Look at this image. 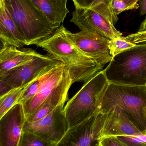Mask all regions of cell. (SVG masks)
<instances>
[{
  "instance_id": "cell-24",
  "label": "cell",
  "mask_w": 146,
  "mask_h": 146,
  "mask_svg": "<svg viewBox=\"0 0 146 146\" xmlns=\"http://www.w3.org/2000/svg\"><path fill=\"white\" fill-rule=\"evenodd\" d=\"M124 38L128 42L135 44H138L146 43V31L139 32L130 34L126 37Z\"/></svg>"
},
{
  "instance_id": "cell-16",
  "label": "cell",
  "mask_w": 146,
  "mask_h": 146,
  "mask_svg": "<svg viewBox=\"0 0 146 146\" xmlns=\"http://www.w3.org/2000/svg\"><path fill=\"white\" fill-rule=\"evenodd\" d=\"M0 6V38L8 45L21 48L26 45L15 23L11 18L4 2L1 0Z\"/></svg>"
},
{
  "instance_id": "cell-15",
  "label": "cell",
  "mask_w": 146,
  "mask_h": 146,
  "mask_svg": "<svg viewBox=\"0 0 146 146\" xmlns=\"http://www.w3.org/2000/svg\"><path fill=\"white\" fill-rule=\"evenodd\" d=\"M40 54L31 49H18L8 46L0 54V76L33 60Z\"/></svg>"
},
{
  "instance_id": "cell-30",
  "label": "cell",
  "mask_w": 146,
  "mask_h": 146,
  "mask_svg": "<svg viewBox=\"0 0 146 146\" xmlns=\"http://www.w3.org/2000/svg\"><path fill=\"white\" fill-rule=\"evenodd\" d=\"M9 45L7 42L2 38H0V54Z\"/></svg>"
},
{
  "instance_id": "cell-11",
  "label": "cell",
  "mask_w": 146,
  "mask_h": 146,
  "mask_svg": "<svg viewBox=\"0 0 146 146\" xmlns=\"http://www.w3.org/2000/svg\"><path fill=\"white\" fill-rule=\"evenodd\" d=\"M26 118L19 103L0 119V146H18Z\"/></svg>"
},
{
  "instance_id": "cell-33",
  "label": "cell",
  "mask_w": 146,
  "mask_h": 146,
  "mask_svg": "<svg viewBox=\"0 0 146 146\" xmlns=\"http://www.w3.org/2000/svg\"><path fill=\"white\" fill-rule=\"evenodd\" d=\"M1 0H0V6H1Z\"/></svg>"
},
{
  "instance_id": "cell-3",
  "label": "cell",
  "mask_w": 146,
  "mask_h": 146,
  "mask_svg": "<svg viewBox=\"0 0 146 146\" xmlns=\"http://www.w3.org/2000/svg\"><path fill=\"white\" fill-rule=\"evenodd\" d=\"M108 84L104 70H102L86 82L68 101L64 111L69 128L78 125L100 112Z\"/></svg>"
},
{
  "instance_id": "cell-7",
  "label": "cell",
  "mask_w": 146,
  "mask_h": 146,
  "mask_svg": "<svg viewBox=\"0 0 146 146\" xmlns=\"http://www.w3.org/2000/svg\"><path fill=\"white\" fill-rule=\"evenodd\" d=\"M62 63L49 55L40 54L31 61L5 73L1 76L10 86L18 88L28 85Z\"/></svg>"
},
{
  "instance_id": "cell-1",
  "label": "cell",
  "mask_w": 146,
  "mask_h": 146,
  "mask_svg": "<svg viewBox=\"0 0 146 146\" xmlns=\"http://www.w3.org/2000/svg\"><path fill=\"white\" fill-rule=\"evenodd\" d=\"M66 30L62 25L51 36L36 45L66 66L72 84L86 82L103 68L77 48L68 37Z\"/></svg>"
},
{
  "instance_id": "cell-22",
  "label": "cell",
  "mask_w": 146,
  "mask_h": 146,
  "mask_svg": "<svg viewBox=\"0 0 146 146\" xmlns=\"http://www.w3.org/2000/svg\"><path fill=\"white\" fill-rule=\"evenodd\" d=\"M136 45L127 41L123 36L111 39L108 42V47L112 57Z\"/></svg>"
},
{
  "instance_id": "cell-23",
  "label": "cell",
  "mask_w": 146,
  "mask_h": 146,
  "mask_svg": "<svg viewBox=\"0 0 146 146\" xmlns=\"http://www.w3.org/2000/svg\"><path fill=\"white\" fill-rule=\"evenodd\" d=\"M128 146H146V135L117 137Z\"/></svg>"
},
{
  "instance_id": "cell-4",
  "label": "cell",
  "mask_w": 146,
  "mask_h": 146,
  "mask_svg": "<svg viewBox=\"0 0 146 146\" xmlns=\"http://www.w3.org/2000/svg\"><path fill=\"white\" fill-rule=\"evenodd\" d=\"M117 107L143 133L146 128V86H129L109 82L100 112L107 113Z\"/></svg>"
},
{
  "instance_id": "cell-8",
  "label": "cell",
  "mask_w": 146,
  "mask_h": 146,
  "mask_svg": "<svg viewBox=\"0 0 146 146\" xmlns=\"http://www.w3.org/2000/svg\"><path fill=\"white\" fill-rule=\"evenodd\" d=\"M65 104L59 105L43 118L32 123L25 121L23 131L34 134L45 140L57 144L69 128L64 109Z\"/></svg>"
},
{
  "instance_id": "cell-5",
  "label": "cell",
  "mask_w": 146,
  "mask_h": 146,
  "mask_svg": "<svg viewBox=\"0 0 146 146\" xmlns=\"http://www.w3.org/2000/svg\"><path fill=\"white\" fill-rule=\"evenodd\" d=\"M104 70L109 82L146 86V43L115 56Z\"/></svg>"
},
{
  "instance_id": "cell-19",
  "label": "cell",
  "mask_w": 146,
  "mask_h": 146,
  "mask_svg": "<svg viewBox=\"0 0 146 146\" xmlns=\"http://www.w3.org/2000/svg\"><path fill=\"white\" fill-rule=\"evenodd\" d=\"M29 84L14 88L0 98V119L13 106L19 103L20 98Z\"/></svg>"
},
{
  "instance_id": "cell-26",
  "label": "cell",
  "mask_w": 146,
  "mask_h": 146,
  "mask_svg": "<svg viewBox=\"0 0 146 146\" xmlns=\"http://www.w3.org/2000/svg\"><path fill=\"white\" fill-rule=\"evenodd\" d=\"M112 6L117 16L123 11L129 10L128 5L122 0H112Z\"/></svg>"
},
{
  "instance_id": "cell-21",
  "label": "cell",
  "mask_w": 146,
  "mask_h": 146,
  "mask_svg": "<svg viewBox=\"0 0 146 146\" xmlns=\"http://www.w3.org/2000/svg\"><path fill=\"white\" fill-rule=\"evenodd\" d=\"M56 144L45 140L34 134L23 131L18 146H56Z\"/></svg>"
},
{
  "instance_id": "cell-25",
  "label": "cell",
  "mask_w": 146,
  "mask_h": 146,
  "mask_svg": "<svg viewBox=\"0 0 146 146\" xmlns=\"http://www.w3.org/2000/svg\"><path fill=\"white\" fill-rule=\"evenodd\" d=\"M100 146H128L117 137H105L102 139Z\"/></svg>"
},
{
  "instance_id": "cell-6",
  "label": "cell",
  "mask_w": 146,
  "mask_h": 146,
  "mask_svg": "<svg viewBox=\"0 0 146 146\" xmlns=\"http://www.w3.org/2000/svg\"><path fill=\"white\" fill-rule=\"evenodd\" d=\"M106 113L100 112L69 128L56 146H100Z\"/></svg>"
},
{
  "instance_id": "cell-27",
  "label": "cell",
  "mask_w": 146,
  "mask_h": 146,
  "mask_svg": "<svg viewBox=\"0 0 146 146\" xmlns=\"http://www.w3.org/2000/svg\"><path fill=\"white\" fill-rule=\"evenodd\" d=\"M13 89L14 88L9 85L1 76H0V98Z\"/></svg>"
},
{
  "instance_id": "cell-32",
  "label": "cell",
  "mask_w": 146,
  "mask_h": 146,
  "mask_svg": "<svg viewBox=\"0 0 146 146\" xmlns=\"http://www.w3.org/2000/svg\"><path fill=\"white\" fill-rule=\"evenodd\" d=\"M145 123H146V128L145 129V131L142 133L144 135H146V111L145 112Z\"/></svg>"
},
{
  "instance_id": "cell-2",
  "label": "cell",
  "mask_w": 146,
  "mask_h": 146,
  "mask_svg": "<svg viewBox=\"0 0 146 146\" xmlns=\"http://www.w3.org/2000/svg\"><path fill=\"white\" fill-rule=\"evenodd\" d=\"M26 45H36L60 26L50 22L31 0H2Z\"/></svg>"
},
{
  "instance_id": "cell-28",
  "label": "cell",
  "mask_w": 146,
  "mask_h": 146,
  "mask_svg": "<svg viewBox=\"0 0 146 146\" xmlns=\"http://www.w3.org/2000/svg\"><path fill=\"white\" fill-rule=\"evenodd\" d=\"M124 2L129 8V10L131 9H136L139 8V4L138 2L140 0H122Z\"/></svg>"
},
{
  "instance_id": "cell-12",
  "label": "cell",
  "mask_w": 146,
  "mask_h": 146,
  "mask_svg": "<svg viewBox=\"0 0 146 146\" xmlns=\"http://www.w3.org/2000/svg\"><path fill=\"white\" fill-rule=\"evenodd\" d=\"M142 133L120 108L115 107L106 113L102 132V138L134 136Z\"/></svg>"
},
{
  "instance_id": "cell-20",
  "label": "cell",
  "mask_w": 146,
  "mask_h": 146,
  "mask_svg": "<svg viewBox=\"0 0 146 146\" xmlns=\"http://www.w3.org/2000/svg\"><path fill=\"white\" fill-rule=\"evenodd\" d=\"M56 67L44 73L31 82L24 91L21 97L20 98L19 103L23 104L34 97L37 93L44 83L51 75L53 70Z\"/></svg>"
},
{
  "instance_id": "cell-13",
  "label": "cell",
  "mask_w": 146,
  "mask_h": 146,
  "mask_svg": "<svg viewBox=\"0 0 146 146\" xmlns=\"http://www.w3.org/2000/svg\"><path fill=\"white\" fill-rule=\"evenodd\" d=\"M68 72L67 68L63 63L54 68L51 75L44 83L37 93L31 99L22 104L26 118L34 113L42 105Z\"/></svg>"
},
{
  "instance_id": "cell-31",
  "label": "cell",
  "mask_w": 146,
  "mask_h": 146,
  "mask_svg": "<svg viewBox=\"0 0 146 146\" xmlns=\"http://www.w3.org/2000/svg\"><path fill=\"white\" fill-rule=\"evenodd\" d=\"M144 31H146V14L145 20L141 23L140 26L139 28V31H138V32H139Z\"/></svg>"
},
{
  "instance_id": "cell-17",
  "label": "cell",
  "mask_w": 146,
  "mask_h": 146,
  "mask_svg": "<svg viewBox=\"0 0 146 146\" xmlns=\"http://www.w3.org/2000/svg\"><path fill=\"white\" fill-rule=\"evenodd\" d=\"M48 20L60 26L69 11L67 7L68 0H31Z\"/></svg>"
},
{
  "instance_id": "cell-14",
  "label": "cell",
  "mask_w": 146,
  "mask_h": 146,
  "mask_svg": "<svg viewBox=\"0 0 146 146\" xmlns=\"http://www.w3.org/2000/svg\"><path fill=\"white\" fill-rule=\"evenodd\" d=\"M69 72L54 92L47 98L42 106L26 118V122L38 121L52 112L59 105L65 104L68 99V92L72 85Z\"/></svg>"
},
{
  "instance_id": "cell-29",
  "label": "cell",
  "mask_w": 146,
  "mask_h": 146,
  "mask_svg": "<svg viewBox=\"0 0 146 146\" xmlns=\"http://www.w3.org/2000/svg\"><path fill=\"white\" fill-rule=\"evenodd\" d=\"M139 6L140 15L143 16L146 14V0H140Z\"/></svg>"
},
{
  "instance_id": "cell-18",
  "label": "cell",
  "mask_w": 146,
  "mask_h": 146,
  "mask_svg": "<svg viewBox=\"0 0 146 146\" xmlns=\"http://www.w3.org/2000/svg\"><path fill=\"white\" fill-rule=\"evenodd\" d=\"M75 7L91 9L115 25L118 20L112 6V0H72Z\"/></svg>"
},
{
  "instance_id": "cell-9",
  "label": "cell",
  "mask_w": 146,
  "mask_h": 146,
  "mask_svg": "<svg viewBox=\"0 0 146 146\" xmlns=\"http://www.w3.org/2000/svg\"><path fill=\"white\" fill-rule=\"evenodd\" d=\"M68 37L84 55L104 68L112 59L108 47L109 39L98 34L81 31L72 33L66 30Z\"/></svg>"
},
{
  "instance_id": "cell-10",
  "label": "cell",
  "mask_w": 146,
  "mask_h": 146,
  "mask_svg": "<svg viewBox=\"0 0 146 146\" xmlns=\"http://www.w3.org/2000/svg\"><path fill=\"white\" fill-rule=\"evenodd\" d=\"M81 31L98 34L109 40L122 36L114 25L96 12L75 7L70 21Z\"/></svg>"
}]
</instances>
